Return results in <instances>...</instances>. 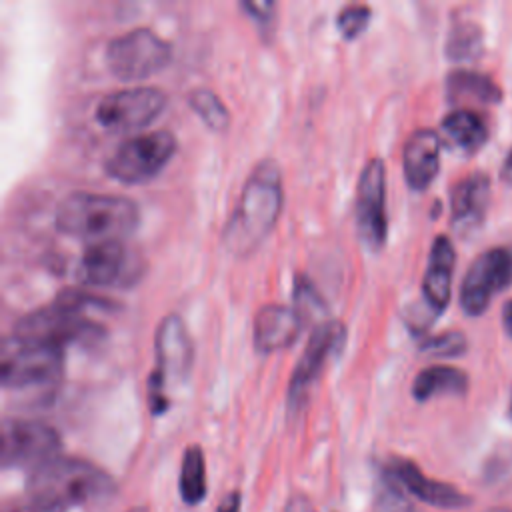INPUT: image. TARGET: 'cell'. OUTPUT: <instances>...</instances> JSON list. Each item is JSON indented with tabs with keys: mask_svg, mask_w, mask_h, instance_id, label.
Wrapping results in <instances>:
<instances>
[{
	"mask_svg": "<svg viewBox=\"0 0 512 512\" xmlns=\"http://www.w3.org/2000/svg\"><path fill=\"white\" fill-rule=\"evenodd\" d=\"M112 492L114 480L102 468L72 456L44 462L26 480V498L58 512L106 498Z\"/></svg>",
	"mask_w": 512,
	"mask_h": 512,
	"instance_id": "7a4b0ae2",
	"label": "cell"
},
{
	"mask_svg": "<svg viewBox=\"0 0 512 512\" xmlns=\"http://www.w3.org/2000/svg\"><path fill=\"white\" fill-rule=\"evenodd\" d=\"M128 512H148V508H146V506H134V508H130Z\"/></svg>",
	"mask_w": 512,
	"mask_h": 512,
	"instance_id": "d590c367",
	"label": "cell"
},
{
	"mask_svg": "<svg viewBox=\"0 0 512 512\" xmlns=\"http://www.w3.org/2000/svg\"><path fill=\"white\" fill-rule=\"evenodd\" d=\"M500 176L506 184L512 186V150L508 152V156L504 158V164H502V170H500Z\"/></svg>",
	"mask_w": 512,
	"mask_h": 512,
	"instance_id": "e575fe53",
	"label": "cell"
},
{
	"mask_svg": "<svg viewBox=\"0 0 512 512\" xmlns=\"http://www.w3.org/2000/svg\"><path fill=\"white\" fill-rule=\"evenodd\" d=\"M370 6L366 4H348L336 16V26L344 38H356L370 22Z\"/></svg>",
	"mask_w": 512,
	"mask_h": 512,
	"instance_id": "f1b7e54d",
	"label": "cell"
},
{
	"mask_svg": "<svg viewBox=\"0 0 512 512\" xmlns=\"http://www.w3.org/2000/svg\"><path fill=\"white\" fill-rule=\"evenodd\" d=\"M180 496L186 504H200L206 498V462L200 446H188L180 466Z\"/></svg>",
	"mask_w": 512,
	"mask_h": 512,
	"instance_id": "603a6c76",
	"label": "cell"
},
{
	"mask_svg": "<svg viewBox=\"0 0 512 512\" xmlns=\"http://www.w3.org/2000/svg\"><path fill=\"white\" fill-rule=\"evenodd\" d=\"M356 232L366 250L378 252L388 234L386 218V168L380 158H370L356 184Z\"/></svg>",
	"mask_w": 512,
	"mask_h": 512,
	"instance_id": "8fae6325",
	"label": "cell"
},
{
	"mask_svg": "<svg viewBox=\"0 0 512 512\" xmlns=\"http://www.w3.org/2000/svg\"><path fill=\"white\" fill-rule=\"evenodd\" d=\"M496 512H512V510H496Z\"/></svg>",
	"mask_w": 512,
	"mask_h": 512,
	"instance_id": "74e56055",
	"label": "cell"
},
{
	"mask_svg": "<svg viewBox=\"0 0 512 512\" xmlns=\"http://www.w3.org/2000/svg\"><path fill=\"white\" fill-rule=\"evenodd\" d=\"M482 52V32L480 28L470 20H460L450 28L448 42H446V54L452 60H474Z\"/></svg>",
	"mask_w": 512,
	"mask_h": 512,
	"instance_id": "cb8c5ba5",
	"label": "cell"
},
{
	"mask_svg": "<svg viewBox=\"0 0 512 512\" xmlns=\"http://www.w3.org/2000/svg\"><path fill=\"white\" fill-rule=\"evenodd\" d=\"M58 432L38 420L6 418L0 432V460L4 468H38L58 456Z\"/></svg>",
	"mask_w": 512,
	"mask_h": 512,
	"instance_id": "30bf717a",
	"label": "cell"
},
{
	"mask_svg": "<svg viewBox=\"0 0 512 512\" xmlns=\"http://www.w3.org/2000/svg\"><path fill=\"white\" fill-rule=\"evenodd\" d=\"M284 512H316V508L306 494H294L288 498Z\"/></svg>",
	"mask_w": 512,
	"mask_h": 512,
	"instance_id": "4dcf8cb0",
	"label": "cell"
},
{
	"mask_svg": "<svg viewBox=\"0 0 512 512\" xmlns=\"http://www.w3.org/2000/svg\"><path fill=\"white\" fill-rule=\"evenodd\" d=\"M468 390V374L454 366H430L416 374L412 396L426 402L438 394H464Z\"/></svg>",
	"mask_w": 512,
	"mask_h": 512,
	"instance_id": "7402d4cb",
	"label": "cell"
},
{
	"mask_svg": "<svg viewBox=\"0 0 512 512\" xmlns=\"http://www.w3.org/2000/svg\"><path fill=\"white\" fill-rule=\"evenodd\" d=\"M138 204L126 196L72 192L56 208V228L72 238L92 242L122 240L138 228Z\"/></svg>",
	"mask_w": 512,
	"mask_h": 512,
	"instance_id": "3957f363",
	"label": "cell"
},
{
	"mask_svg": "<svg viewBox=\"0 0 512 512\" xmlns=\"http://www.w3.org/2000/svg\"><path fill=\"white\" fill-rule=\"evenodd\" d=\"M284 202L282 174L274 160L258 162L246 178L238 204L230 214L222 244L236 256H248L272 232Z\"/></svg>",
	"mask_w": 512,
	"mask_h": 512,
	"instance_id": "6da1fadb",
	"label": "cell"
},
{
	"mask_svg": "<svg viewBox=\"0 0 512 512\" xmlns=\"http://www.w3.org/2000/svg\"><path fill=\"white\" fill-rule=\"evenodd\" d=\"M166 106V94L156 86H132L108 92L96 104L100 126L126 132L150 124Z\"/></svg>",
	"mask_w": 512,
	"mask_h": 512,
	"instance_id": "7c38bea8",
	"label": "cell"
},
{
	"mask_svg": "<svg viewBox=\"0 0 512 512\" xmlns=\"http://www.w3.org/2000/svg\"><path fill=\"white\" fill-rule=\"evenodd\" d=\"M64 370V352L58 346L16 338L2 340L0 380L4 388L26 390L54 386Z\"/></svg>",
	"mask_w": 512,
	"mask_h": 512,
	"instance_id": "5b68a950",
	"label": "cell"
},
{
	"mask_svg": "<svg viewBox=\"0 0 512 512\" xmlns=\"http://www.w3.org/2000/svg\"><path fill=\"white\" fill-rule=\"evenodd\" d=\"M502 324H504L506 334L512 338V300H508L502 308Z\"/></svg>",
	"mask_w": 512,
	"mask_h": 512,
	"instance_id": "836d02e7",
	"label": "cell"
},
{
	"mask_svg": "<svg viewBox=\"0 0 512 512\" xmlns=\"http://www.w3.org/2000/svg\"><path fill=\"white\" fill-rule=\"evenodd\" d=\"M10 512H58V510H52V508H48V506H42V504H38V502H32V500L24 498V502L12 506Z\"/></svg>",
	"mask_w": 512,
	"mask_h": 512,
	"instance_id": "d6a6232c",
	"label": "cell"
},
{
	"mask_svg": "<svg viewBox=\"0 0 512 512\" xmlns=\"http://www.w3.org/2000/svg\"><path fill=\"white\" fill-rule=\"evenodd\" d=\"M490 202V178L484 172H472L450 194L452 226L460 234H470L482 226Z\"/></svg>",
	"mask_w": 512,
	"mask_h": 512,
	"instance_id": "e0dca14e",
	"label": "cell"
},
{
	"mask_svg": "<svg viewBox=\"0 0 512 512\" xmlns=\"http://www.w3.org/2000/svg\"><path fill=\"white\" fill-rule=\"evenodd\" d=\"M444 136L462 152L472 154L488 140L484 118L472 110H454L442 118Z\"/></svg>",
	"mask_w": 512,
	"mask_h": 512,
	"instance_id": "44dd1931",
	"label": "cell"
},
{
	"mask_svg": "<svg viewBox=\"0 0 512 512\" xmlns=\"http://www.w3.org/2000/svg\"><path fill=\"white\" fill-rule=\"evenodd\" d=\"M440 150L442 140L436 130L418 128L406 138L402 150V170L406 184L412 190L422 192L434 182L440 170Z\"/></svg>",
	"mask_w": 512,
	"mask_h": 512,
	"instance_id": "9a60e30c",
	"label": "cell"
},
{
	"mask_svg": "<svg viewBox=\"0 0 512 512\" xmlns=\"http://www.w3.org/2000/svg\"><path fill=\"white\" fill-rule=\"evenodd\" d=\"M190 108L200 116V120L212 130H224L230 124V112L216 92L208 88H194L188 94Z\"/></svg>",
	"mask_w": 512,
	"mask_h": 512,
	"instance_id": "d4e9b609",
	"label": "cell"
},
{
	"mask_svg": "<svg viewBox=\"0 0 512 512\" xmlns=\"http://www.w3.org/2000/svg\"><path fill=\"white\" fill-rule=\"evenodd\" d=\"M304 328L302 316L294 306L266 304L254 316V348L262 354H270L282 348H288L296 342Z\"/></svg>",
	"mask_w": 512,
	"mask_h": 512,
	"instance_id": "2e32d148",
	"label": "cell"
},
{
	"mask_svg": "<svg viewBox=\"0 0 512 512\" xmlns=\"http://www.w3.org/2000/svg\"><path fill=\"white\" fill-rule=\"evenodd\" d=\"M456 264V252L448 236L440 234L434 238L426 272L422 278V294L426 304L436 312H444L452 294V274Z\"/></svg>",
	"mask_w": 512,
	"mask_h": 512,
	"instance_id": "d6986e66",
	"label": "cell"
},
{
	"mask_svg": "<svg viewBox=\"0 0 512 512\" xmlns=\"http://www.w3.org/2000/svg\"><path fill=\"white\" fill-rule=\"evenodd\" d=\"M386 472L412 496L418 500L436 506V508H464L468 506L470 498L462 494L456 486L428 478L412 460L406 458H392L386 466Z\"/></svg>",
	"mask_w": 512,
	"mask_h": 512,
	"instance_id": "5bb4252c",
	"label": "cell"
},
{
	"mask_svg": "<svg viewBox=\"0 0 512 512\" xmlns=\"http://www.w3.org/2000/svg\"><path fill=\"white\" fill-rule=\"evenodd\" d=\"M172 46L150 28H132L108 40L104 60L120 80H142L166 68Z\"/></svg>",
	"mask_w": 512,
	"mask_h": 512,
	"instance_id": "52a82bcc",
	"label": "cell"
},
{
	"mask_svg": "<svg viewBox=\"0 0 512 512\" xmlns=\"http://www.w3.org/2000/svg\"><path fill=\"white\" fill-rule=\"evenodd\" d=\"M128 264L122 240L92 242L82 252L76 276L84 286H110L120 280Z\"/></svg>",
	"mask_w": 512,
	"mask_h": 512,
	"instance_id": "ac0fdd59",
	"label": "cell"
},
{
	"mask_svg": "<svg viewBox=\"0 0 512 512\" xmlns=\"http://www.w3.org/2000/svg\"><path fill=\"white\" fill-rule=\"evenodd\" d=\"M466 348L468 342L462 332H442L426 338L420 346V350L430 356H462Z\"/></svg>",
	"mask_w": 512,
	"mask_h": 512,
	"instance_id": "83f0119b",
	"label": "cell"
},
{
	"mask_svg": "<svg viewBox=\"0 0 512 512\" xmlns=\"http://www.w3.org/2000/svg\"><path fill=\"white\" fill-rule=\"evenodd\" d=\"M374 512H418L406 490L384 470L374 492Z\"/></svg>",
	"mask_w": 512,
	"mask_h": 512,
	"instance_id": "4316f807",
	"label": "cell"
},
{
	"mask_svg": "<svg viewBox=\"0 0 512 512\" xmlns=\"http://www.w3.org/2000/svg\"><path fill=\"white\" fill-rule=\"evenodd\" d=\"M240 506H242V496L238 490H232L220 500V506L216 512H240Z\"/></svg>",
	"mask_w": 512,
	"mask_h": 512,
	"instance_id": "1f68e13d",
	"label": "cell"
},
{
	"mask_svg": "<svg viewBox=\"0 0 512 512\" xmlns=\"http://www.w3.org/2000/svg\"><path fill=\"white\" fill-rule=\"evenodd\" d=\"M154 352L156 366L148 376V404L154 414H162L168 408V380L186 378L194 360L190 334L178 314H168L158 324L154 336Z\"/></svg>",
	"mask_w": 512,
	"mask_h": 512,
	"instance_id": "8992f818",
	"label": "cell"
},
{
	"mask_svg": "<svg viewBox=\"0 0 512 512\" xmlns=\"http://www.w3.org/2000/svg\"><path fill=\"white\" fill-rule=\"evenodd\" d=\"M346 342V326L340 320H324L314 326L304 354L296 362V368L292 372V378L288 382V392H286V404L290 414L300 412L308 396L326 368V364L342 350Z\"/></svg>",
	"mask_w": 512,
	"mask_h": 512,
	"instance_id": "9c48e42d",
	"label": "cell"
},
{
	"mask_svg": "<svg viewBox=\"0 0 512 512\" xmlns=\"http://www.w3.org/2000/svg\"><path fill=\"white\" fill-rule=\"evenodd\" d=\"M294 310L302 316L304 324L314 318L318 320V324L324 322L320 320V316L326 314V304L306 274H298L294 278Z\"/></svg>",
	"mask_w": 512,
	"mask_h": 512,
	"instance_id": "484cf974",
	"label": "cell"
},
{
	"mask_svg": "<svg viewBox=\"0 0 512 512\" xmlns=\"http://www.w3.org/2000/svg\"><path fill=\"white\" fill-rule=\"evenodd\" d=\"M510 418H512V400H510Z\"/></svg>",
	"mask_w": 512,
	"mask_h": 512,
	"instance_id": "8d00e7d4",
	"label": "cell"
},
{
	"mask_svg": "<svg viewBox=\"0 0 512 512\" xmlns=\"http://www.w3.org/2000/svg\"><path fill=\"white\" fill-rule=\"evenodd\" d=\"M242 8L260 26H270L274 20V12H276V4L268 2V0H244Z\"/></svg>",
	"mask_w": 512,
	"mask_h": 512,
	"instance_id": "f546056e",
	"label": "cell"
},
{
	"mask_svg": "<svg viewBox=\"0 0 512 512\" xmlns=\"http://www.w3.org/2000/svg\"><path fill=\"white\" fill-rule=\"evenodd\" d=\"M88 308H110V302L82 290L60 292L50 304L36 308L14 324V336L30 342L64 348L72 342H88L104 336V328L92 322Z\"/></svg>",
	"mask_w": 512,
	"mask_h": 512,
	"instance_id": "277c9868",
	"label": "cell"
},
{
	"mask_svg": "<svg viewBox=\"0 0 512 512\" xmlns=\"http://www.w3.org/2000/svg\"><path fill=\"white\" fill-rule=\"evenodd\" d=\"M176 152L170 130H150L124 140L106 160L108 176L122 184H140L154 178Z\"/></svg>",
	"mask_w": 512,
	"mask_h": 512,
	"instance_id": "ba28073f",
	"label": "cell"
},
{
	"mask_svg": "<svg viewBox=\"0 0 512 512\" xmlns=\"http://www.w3.org/2000/svg\"><path fill=\"white\" fill-rule=\"evenodd\" d=\"M446 94L452 102L496 104L502 100L500 86L486 74L458 68L446 76Z\"/></svg>",
	"mask_w": 512,
	"mask_h": 512,
	"instance_id": "ffe728a7",
	"label": "cell"
},
{
	"mask_svg": "<svg viewBox=\"0 0 512 512\" xmlns=\"http://www.w3.org/2000/svg\"><path fill=\"white\" fill-rule=\"evenodd\" d=\"M512 282V252L490 248L468 268L460 284V306L468 316H480L490 300Z\"/></svg>",
	"mask_w": 512,
	"mask_h": 512,
	"instance_id": "4fadbf2b",
	"label": "cell"
}]
</instances>
